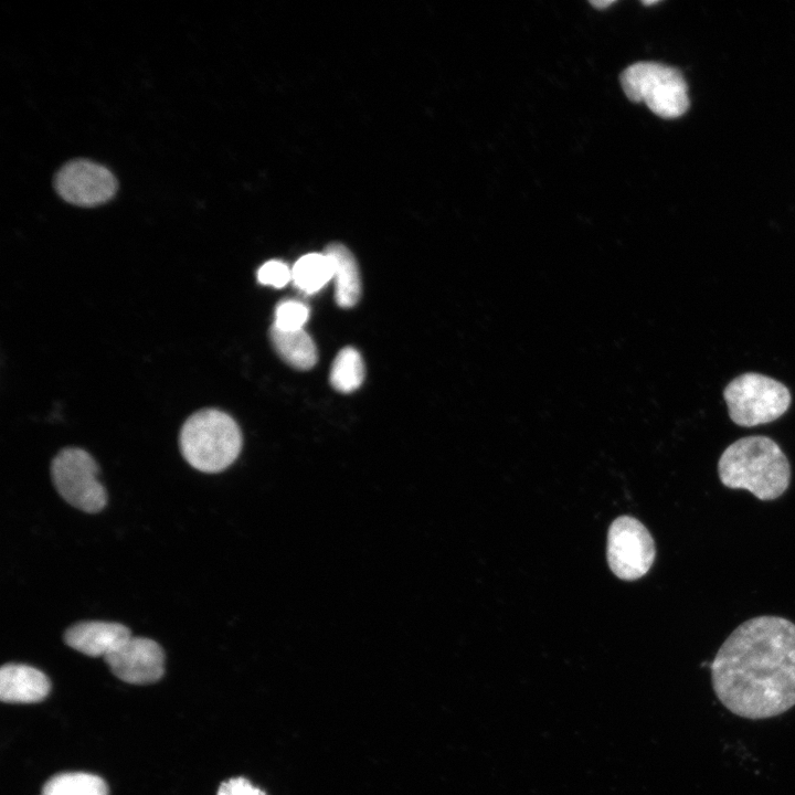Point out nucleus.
<instances>
[{
    "mask_svg": "<svg viewBox=\"0 0 795 795\" xmlns=\"http://www.w3.org/2000/svg\"><path fill=\"white\" fill-rule=\"evenodd\" d=\"M719 701L733 714L763 720L795 706V624L762 615L740 624L711 662Z\"/></svg>",
    "mask_w": 795,
    "mask_h": 795,
    "instance_id": "obj_1",
    "label": "nucleus"
},
{
    "mask_svg": "<svg viewBox=\"0 0 795 795\" xmlns=\"http://www.w3.org/2000/svg\"><path fill=\"white\" fill-rule=\"evenodd\" d=\"M718 474L724 487L745 489L757 499L768 501L788 488L791 465L775 441L752 435L739 438L723 451Z\"/></svg>",
    "mask_w": 795,
    "mask_h": 795,
    "instance_id": "obj_2",
    "label": "nucleus"
},
{
    "mask_svg": "<svg viewBox=\"0 0 795 795\" xmlns=\"http://www.w3.org/2000/svg\"><path fill=\"white\" fill-rule=\"evenodd\" d=\"M179 445L189 465L200 471L214 474L224 470L237 458L242 448V434L229 414L204 409L184 422Z\"/></svg>",
    "mask_w": 795,
    "mask_h": 795,
    "instance_id": "obj_3",
    "label": "nucleus"
},
{
    "mask_svg": "<svg viewBox=\"0 0 795 795\" xmlns=\"http://www.w3.org/2000/svg\"><path fill=\"white\" fill-rule=\"evenodd\" d=\"M621 84L628 99L644 102L654 114L666 119L680 117L690 105L687 82L672 66L635 63L622 73Z\"/></svg>",
    "mask_w": 795,
    "mask_h": 795,
    "instance_id": "obj_4",
    "label": "nucleus"
},
{
    "mask_svg": "<svg viewBox=\"0 0 795 795\" xmlns=\"http://www.w3.org/2000/svg\"><path fill=\"white\" fill-rule=\"evenodd\" d=\"M723 398L731 421L743 427L780 418L792 402V394L782 382L755 372L734 378L724 388Z\"/></svg>",
    "mask_w": 795,
    "mask_h": 795,
    "instance_id": "obj_5",
    "label": "nucleus"
},
{
    "mask_svg": "<svg viewBox=\"0 0 795 795\" xmlns=\"http://www.w3.org/2000/svg\"><path fill=\"white\" fill-rule=\"evenodd\" d=\"M98 471L91 454L77 447L62 449L51 464L52 481L59 495L71 506L88 513L100 511L107 502L106 490L97 478Z\"/></svg>",
    "mask_w": 795,
    "mask_h": 795,
    "instance_id": "obj_6",
    "label": "nucleus"
},
{
    "mask_svg": "<svg viewBox=\"0 0 795 795\" xmlns=\"http://www.w3.org/2000/svg\"><path fill=\"white\" fill-rule=\"evenodd\" d=\"M655 555L654 539L640 521L628 516L613 521L607 537V561L616 576L627 581L644 576Z\"/></svg>",
    "mask_w": 795,
    "mask_h": 795,
    "instance_id": "obj_7",
    "label": "nucleus"
},
{
    "mask_svg": "<svg viewBox=\"0 0 795 795\" xmlns=\"http://www.w3.org/2000/svg\"><path fill=\"white\" fill-rule=\"evenodd\" d=\"M54 186L65 201L81 206L104 203L117 189L116 179L107 168L83 159L63 166L55 176Z\"/></svg>",
    "mask_w": 795,
    "mask_h": 795,
    "instance_id": "obj_8",
    "label": "nucleus"
},
{
    "mask_svg": "<svg viewBox=\"0 0 795 795\" xmlns=\"http://www.w3.org/2000/svg\"><path fill=\"white\" fill-rule=\"evenodd\" d=\"M104 659L117 678L132 685L156 682L165 672L161 646L146 637H129Z\"/></svg>",
    "mask_w": 795,
    "mask_h": 795,
    "instance_id": "obj_9",
    "label": "nucleus"
},
{
    "mask_svg": "<svg viewBox=\"0 0 795 795\" xmlns=\"http://www.w3.org/2000/svg\"><path fill=\"white\" fill-rule=\"evenodd\" d=\"M131 637L119 623L87 621L70 626L64 633L66 645L89 657H106Z\"/></svg>",
    "mask_w": 795,
    "mask_h": 795,
    "instance_id": "obj_10",
    "label": "nucleus"
},
{
    "mask_svg": "<svg viewBox=\"0 0 795 795\" xmlns=\"http://www.w3.org/2000/svg\"><path fill=\"white\" fill-rule=\"evenodd\" d=\"M50 689V679L34 667L6 664L0 669V699L3 702H40L45 699Z\"/></svg>",
    "mask_w": 795,
    "mask_h": 795,
    "instance_id": "obj_11",
    "label": "nucleus"
},
{
    "mask_svg": "<svg viewBox=\"0 0 795 795\" xmlns=\"http://www.w3.org/2000/svg\"><path fill=\"white\" fill-rule=\"evenodd\" d=\"M324 253L332 262L337 305L341 308L353 307L361 296V278L354 256L340 243L329 244Z\"/></svg>",
    "mask_w": 795,
    "mask_h": 795,
    "instance_id": "obj_12",
    "label": "nucleus"
},
{
    "mask_svg": "<svg viewBox=\"0 0 795 795\" xmlns=\"http://www.w3.org/2000/svg\"><path fill=\"white\" fill-rule=\"evenodd\" d=\"M269 338L277 354L297 370H309L317 362V348L304 330L285 331L272 326Z\"/></svg>",
    "mask_w": 795,
    "mask_h": 795,
    "instance_id": "obj_13",
    "label": "nucleus"
},
{
    "mask_svg": "<svg viewBox=\"0 0 795 795\" xmlns=\"http://www.w3.org/2000/svg\"><path fill=\"white\" fill-rule=\"evenodd\" d=\"M332 278V262L325 253L306 254L292 267V282L306 294L319 292Z\"/></svg>",
    "mask_w": 795,
    "mask_h": 795,
    "instance_id": "obj_14",
    "label": "nucleus"
},
{
    "mask_svg": "<svg viewBox=\"0 0 795 795\" xmlns=\"http://www.w3.org/2000/svg\"><path fill=\"white\" fill-rule=\"evenodd\" d=\"M41 795H108V786L91 773H60L43 785Z\"/></svg>",
    "mask_w": 795,
    "mask_h": 795,
    "instance_id": "obj_15",
    "label": "nucleus"
},
{
    "mask_svg": "<svg viewBox=\"0 0 795 795\" xmlns=\"http://www.w3.org/2000/svg\"><path fill=\"white\" fill-rule=\"evenodd\" d=\"M330 383L341 393L356 391L364 379V363L361 354L352 347L340 350L330 370Z\"/></svg>",
    "mask_w": 795,
    "mask_h": 795,
    "instance_id": "obj_16",
    "label": "nucleus"
},
{
    "mask_svg": "<svg viewBox=\"0 0 795 795\" xmlns=\"http://www.w3.org/2000/svg\"><path fill=\"white\" fill-rule=\"evenodd\" d=\"M309 318V308L298 300L280 301L275 309L274 327L285 331L300 330Z\"/></svg>",
    "mask_w": 795,
    "mask_h": 795,
    "instance_id": "obj_17",
    "label": "nucleus"
},
{
    "mask_svg": "<svg viewBox=\"0 0 795 795\" xmlns=\"http://www.w3.org/2000/svg\"><path fill=\"white\" fill-rule=\"evenodd\" d=\"M257 279L263 285L282 288L292 280V268L280 261L272 259L259 267Z\"/></svg>",
    "mask_w": 795,
    "mask_h": 795,
    "instance_id": "obj_18",
    "label": "nucleus"
},
{
    "mask_svg": "<svg viewBox=\"0 0 795 795\" xmlns=\"http://www.w3.org/2000/svg\"><path fill=\"white\" fill-rule=\"evenodd\" d=\"M216 795H266L243 776L232 777L221 783Z\"/></svg>",
    "mask_w": 795,
    "mask_h": 795,
    "instance_id": "obj_19",
    "label": "nucleus"
},
{
    "mask_svg": "<svg viewBox=\"0 0 795 795\" xmlns=\"http://www.w3.org/2000/svg\"><path fill=\"white\" fill-rule=\"evenodd\" d=\"M590 3L597 9H605L606 7L614 3V1H607V0L606 1H591Z\"/></svg>",
    "mask_w": 795,
    "mask_h": 795,
    "instance_id": "obj_20",
    "label": "nucleus"
},
{
    "mask_svg": "<svg viewBox=\"0 0 795 795\" xmlns=\"http://www.w3.org/2000/svg\"><path fill=\"white\" fill-rule=\"evenodd\" d=\"M642 2H643V4H645V6H651V4H656L658 1H655V0L646 1V0H644V1H642Z\"/></svg>",
    "mask_w": 795,
    "mask_h": 795,
    "instance_id": "obj_21",
    "label": "nucleus"
}]
</instances>
